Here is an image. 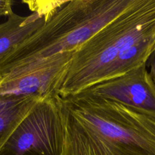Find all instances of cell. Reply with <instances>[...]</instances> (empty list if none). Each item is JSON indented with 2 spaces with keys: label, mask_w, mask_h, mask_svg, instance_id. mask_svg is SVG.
I'll return each mask as SVG.
<instances>
[{
  "label": "cell",
  "mask_w": 155,
  "mask_h": 155,
  "mask_svg": "<svg viewBox=\"0 0 155 155\" xmlns=\"http://www.w3.org/2000/svg\"><path fill=\"white\" fill-rule=\"evenodd\" d=\"M61 155H155V114L108 99L61 97Z\"/></svg>",
  "instance_id": "6da1fadb"
},
{
  "label": "cell",
  "mask_w": 155,
  "mask_h": 155,
  "mask_svg": "<svg viewBox=\"0 0 155 155\" xmlns=\"http://www.w3.org/2000/svg\"><path fill=\"white\" fill-rule=\"evenodd\" d=\"M134 0H70L16 47L0 64V76L58 53L73 51L112 21Z\"/></svg>",
  "instance_id": "7a4b0ae2"
},
{
  "label": "cell",
  "mask_w": 155,
  "mask_h": 155,
  "mask_svg": "<svg viewBox=\"0 0 155 155\" xmlns=\"http://www.w3.org/2000/svg\"><path fill=\"white\" fill-rule=\"evenodd\" d=\"M153 36L155 0H134L74 51L59 96H73L99 82L104 72L122 51Z\"/></svg>",
  "instance_id": "3957f363"
},
{
  "label": "cell",
  "mask_w": 155,
  "mask_h": 155,
  "mask_svg": "<svg viewBox=\"0 0 155 155\" xmlns=\"http://www.w3.org/2000/svg\"><path fill=\"white\" fill-rule=\"evenodd\" d=\"M64 119L59 96L39 101L0 149V155H61Z\"/></svg>",
  "instance_id": "277c9868"
},
{
  "label": "cell",
  "mask_w": 155,
  "mask_h": 155,
  "mask_svg": "<svg viewBox=\"0 0 155 155\" xmlns=\"http://www.w3.org/2000/svg\"><path fill=\"white\" fill-rule=\"evenodd\" d=\"M74 51L56 54L0 76V97L45 100L59 96Z\"/></svg>",
  "instance_id": "5b68a950"
},
{
  "label": "cell",
  "mask_w": 155,
  "mask_h": 155,
  "mask_svg": "<svg viewBox=\"0 0 155 155\" xmlns=\"http://www.w3.org/2000/svg\"><path fill=\"white\" fill-rule=\"evenodd\" d=\"M76 94L108 99L155 113V86L147 63L122 76L96 84Z\"/></svg>",
  "instance_id": "8992f818"
},
{
  "label": "cell",
  "mask_w": 155,
  "mask_h": 155,
  "mask_svg": "<svg viewBox=\"0 0 155 155\" xmlns=\"http://www.w3.org/2000/svg\"><path fill=\"white\" fill-rule=\"evenodd\" d=\"M45 22V18L36 12L22 16L12 11L8 16V19L0 24V64L16 47L31 36Z\"/></svg>",
  "instance_id": "52a82bcc"
},
{
  "label": "cell",
  "mask_w": 155,
  "mask_h": 155,
  "mask_svg": "<svg viewBox=\"0 0 155 155\" xmlns=\"http://www.w3.org/2000/svg\"><path fill=\"white\" fill-rule=\"evenodd\" d=\"M39 97H0V149L35 105Z\"/></svg>",
  "instance_id": "ba28073f"
},
{
  "label": "cell",
  "mask_w": 155,
  "mask_h": 155,
  "mask_svg": "<svg viewBox=\"0 0 155 155\" xmlns=\"http://www.w3.org/2000/svg\"><path fill=\"white\" fill-rule=\"evenodd\" d=\"M154 44L155 36H153L134 44L122 51L104 72L99 82L122 76L147 63Z\"/></svg>",
  "instance_id": "9c48e42d"
},
{
  "label": "cell",
  "mask_w": 155,
  "mask_h": 155,
  "mask_svg": "<svg viewBox=\"0 0 155 155\" xmlns=\"http://www.w3.org/2000/svg\"><path fill=\"white\" fill-rule=\"evenodd\" d=\"M68 1H48L47 4L46 5L45 4V1H40L41 5H40L38 1H24V2L28 4V7L33 12H36L41 16H44L47 22Z\"/></svg>",
  "instance_id": "30bf717a"
},
{
  "label": "cell",
  "mask_w": 155,
  "mask_h": 155,
  "mask_svg": "<svg viewBox=\"0 0 155 155\" xmlns=\"http://www.w3.org/2000/svg\"><path fill=\"white\" fill-rule=\"evenodd\" d=\"M12 4L11 0H0V17L9 15L13 11Z\"/></svg>",
  "instance_id": "8fae6325"
},
{
  "label": "cell",
  "mask_w": 155,
  "mask_h": 155,
  "mask_svg": "<svg viewBox=\"0 0 155 155\" xmlns=\"http://www.w3.org/2000/svg\"><path fill=\"white\" fill-rule=\"evenodd\" d=\"M147 64L149 67V74L155 86V50L151 53Z\"/></svg>",
  "instance_id": "7c38bea8"
},
{
  "label": "cell",
  "mask_w": 155,
  "mask_h": 155,
  "mask_svg": "<svg viewBox=\"0 0 155 155\" xmlns=\"http://www.w3.org/2000/svg\"><path fill=\"white\" fill-rule=\"evenodd\" d=\"M154 50H155V44L154 45V46H153V51H152V52H153Z\"/></svg>",
  "instance_id": "4fadbf2b"
}]
</instances>
